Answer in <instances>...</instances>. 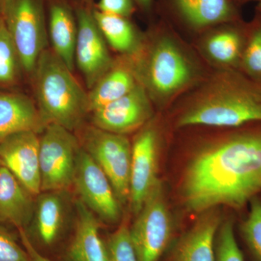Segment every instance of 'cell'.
Masks as SVG:
<instances>
[{
  "instance_id": "cell-1",
  "label": "cell",
  "mask_w": 261,
  "mask_h": 261,
  "mask_svg": "<svg viewBox=\"0 0 261 261\" xmlns=\"http://www.w3.org/2000/svg\"><path fill=\"white\" fill-rule=\"evenodd\" d=\"M183 203L197 214L226 205L240 210L261 194V123H250L201 146L189 161Z\"/></svg>"
},
{
  "instance_id": "cell-2",
  "label": "cell",
  "mask_w": 261,
  "mask_h": 261,
  "mask_svg": "<svg viewBox=\"0 0 261 261\" xmlns=\"http://www.w3.org/2000/svg\"><path fill=\"white\" fill-rule=\"evenodd\" d=\"M189 99L176 121L179 128L206 126L236 128L261 123V84L238 70L222 68Z\"/></svg>"
},
{
  "instance_id": "cell-3",
  "label": "cell",
  "mask_w": 261,
  "mask_h": 261,
  "mask_svg": "<svg viewBox=\"0 0 261 261\" xmlns=\"http://www.w3.org/2000/svg\"><path fill=\"white\" fill-rule=\"evenodd\" d=\"M152 103L166 106L198 80L199 70L180 43L168 34L144 37L139 50L125 56Z\"/></svg>"
},
{
  "instance_id": "cell-4",
  "label": "cell",
  "mask_w": 261,
  "mask_h": 261,
  "mask_svg": "<svg viewBox=\"0 0 261 261\" xmlns=\"http://www.w3.org/2000/svg\"><path fill=\"white\" fill-rule=\"evenodd\" d=\"M34 101L47 124L75 132L89 115L88 92L50 47L39 58L30 78Z\"/></svg>"
},
{
  "instance_id": "cell-5",
  "label": "cell",
  "mask_w": 261,
  "mask_h": 261,
  "mask_svg": "<svg viewBox=\"0 0 261 261\" xmlns=\"http://www.w3.org/2000/svg\"><path fill=\"white\" fill-rule=\"evenodd\" d=\"M30 80L39 58L50 47L45 0H8L2 15Z\"/></svg>"
},
{
  "instance_id": "cell-6",
  "label": "cell",
  "mask_w": 261,
  "mask_h": 261,
  "mask_svg": "<svg viewBox=\"0 0 261 261\" xmlns=\"http://www.w3.org/2000/svg\"><path fill=\"white\" fill-rule=\"evenodd\" d=\"M82 147L99 165L112 184L121 205L130 195L132 144L126 135L84 124L75 132Z\"/></svg>"
},
{
  "instance_id": "cell-7",
  "label": "cell",
  "mask_w": 261,
  "mask_h": 261,
  "mask_svg": "<svg viewBox=\"0 0 261 261\" xmlns=\"http://www.w3.org/2000/svg\"><path fill=\"white\" fill-rule=\"evenodd\" d=\"M81 148L74 132L49 123L39 135V168L42 192L68 190L73 186Z\"/></svg>"
},
{
  "instance_id": "cell-8",
  "label": "cell",
  "mask_w": 261,
  "mask_h": 261,
  "mask_svg": "<svg viewBox=\"0 0 261 261\" xmlns=\"http://www.w3.org/2000/svg\"><path fill=\"white\" fill-rule=\"evenodd\" d=\"M135 216L129 231L138 261H159L173 233L172 218L160 180Z\"/></svg>"
},
{
  "instance_id": "cell-9",
  "label": "cell",
  "mask_w": 261,
  "mask_h": 261,
  "mask_svg": "<svg viewBox=\"0 0 261 261\" xmlns=\"http://www.w3.org/2000/svg\"><path fill=\"white\" fill-rule=\"evenodd\" d=\"M73 186L79 200L108 224L119 222L122 205L107 175L82 147L77 156Z\"/></svg>"
},
{
  "instance_id": "cell-10",
  "label": "cell",
  "mask_w": 261,
  "mask_h": 261,
  "mask_svg": "<svg viewBox=\"0 0 261 261\" xmlns=\"http://www.w3.org/2000/svg\"><path fill=\"white\" fill-rule=\"evenodd\" d=\"M78 34L75 47V64L83 75L87 88L91 89L111 69L116 60L110 53L108 43L99 30L93 9L78 0L76 5Z\"/></svg>"
},
{
  "instance_id": "cell-11",
  "label": "cell",
  "mask_w": 261,
  "mask_h": 261,
  "mask_svg": "<svg viewBox=\"0 0 261 261\" xmlns=\"http://www.w3.org/2000/svg\"><path fill=\"white\" fill-rule=\"evenodd\" d=\"M150 121L140 128L132 145L128 204L135 216L140 212L152 189L159 181V135L157 128Z\"/></svg>"
},
{
  "instance_id": "cell-12",
  "label": "cell",
  "mask_w": 261,
  "mask_h": 261,
  "mask_svg": "<svg viewBox=\"0 0 261 261\" xmlns=\"http://www.w3.org/2000/svg\"><path fill=\"white\" fill-rule=\"evenodd\" d=\"M91 124L101 129L126 135L140 130L152 119V102L140 84L116 101L90 113Z\"/></svg>"
},
{
  "instance_id": "cell-13",
  "label": "cell",
  "mask_w": 261,
  "mask_h": 261,
  "mask_svg": "<svg viewBox=\"0 0 261 261\" xmlns=\"http://www.w3.org/2000/svg\"><path fill=\"white\" fill-rule=\"evenodd\" d=\"M0 164L34 197L42 192L39 168V135L21 132L0 142Z\"/></svg>"
},
{
  "instance_id": "cell-14",
  "label": "cell",
  "mask_w": 261,
  "mask_h": 261,
  "mask_svg": "<svg viewBox=\"0 0 261 261\" xmlns=\"http://www.w3.org/2000/svg\"><path fill=\"white\" fill-rule=\"evenodd\" d=\"M68 190L42 192L36 196L31 231L44 246L58 241L68 222L70 213Z\"/></svg>"
},
{
  "instance_id": "cell-15",
  "label": "cell",
  "mask_w": 261,
  "mask_h": 261,
  "mask_svg": "<svg viewBox=\"0 0 261 261\" xmlns=\"http://www.w3.org/2000/svg\"><path fill=\"white\" fill-rule=\"evenodd\" d=\"M78 0H45L49 46L71 71L75 69Z\"/></svg>"
},
{
  "instance_id": "cell-16",
  "label": "cell",
  "mask_w": 261,
  "mask_h": 261,
  "mask_svg": "<svg viewBox=\"0 0 261 261\" xmlns=\"http://www.w3.org/2000/svg\"><path fill=\"white\" fill-rule=\"evenodd\" d=\"M221 216L214 209L202 213L175 243L170 261H215V244Z\"/></svg>"
},
{
  "instance_id": "cell-17",
  "label": "cell",
  "mask_w": 261,
  "mask_h": 261,
  "mask_svg": "<svg viewBox=\"0 0 261 261\" xmlns=\"http://www.w3.org/2000/svg\"><path fill=\"white\" fill-rule=\"evenodd\" d=\"M47 125L34 99L0 91V142L18 132L29 130L40 135Z\"/></svg>"
},
{
  "instance_id": "cell-18",
  "label": "cell",
  "mask_w": 261,
  "mask_h": 261,
  "mask_svg": "<svg viewBox=\"0 0 261 261\" xmlns=\"http://www.w3.org/2000/svg\"><path fill=\"white\" fill-rule=\"evenodd\" d=\"M74 233L67 261H108L106 243L99 234V219L80 200L75 202Z\"/></svg>"
},
{
  "instance_id": "cell-19",
  "label": "cell",
  "mask_w": 261,
  "mask_h": 261,
  "mask_svg": "<svg viewBox=\"0 0 261 261\" xmlns=\"http://www.w3.org/2000/svg\"><path fill=\"white\" fill-rule=\"evenodd\" d=\"M8 168L0 164V224L17 229L28 227L34 214L35 200Z\"/></svg>"
},
{
  "instance_id": "cell-20",
  "label": "cell",
  "mask_w": 261,
  "mask_h": 261,
  "mask_svg": "<svg viewBox=\"0 0 261 261\" xmlns=\"http://www.w3.org/2000/svg\"><path fill=\"white\" fill-rule=\"evenodd\" d=\"M138 84L126 57L116 59L111 69L89 90V114L129 93Z\"/></svg>"
},
{
  "instance_id": "cell-21",
  "label": "cell",
  "mask_w": 261,
  "mask_h": 261,
  "mask_svg": "<svg viewBox=\"0 0 261 261\" xmlns=\"http://www.w3.org/2000/svg\"><path fill=\"white\" fill-rule=\"evenodd\" d=\"M245 25L226 27L211 33L204 39L202 48L206 57L222 68L239 70L245 47Z\"/></svg>"
},
{
  "instance_id": "cell-22",
  "label": "cell",
  "mask_w": 261,
  "mask_h": 261,
  "mask_svg": "<svg viewBox=\"0 0 261 261\" xmlns=\"http://www.w3.org/2000/svg\"><path fill=\"white\" fill-rule=\"evenodd\" d=\"M187 23L202 29L224 23H240L232 0H174Z\"/></svg>"
},
{
  "instance_id": "cell-23",
  "label": "cell",
  "mask_w": 261,
  "mask_h": 261,
  "mask_svg": "<svg viewBox=\"0 0 261 261\" xmlns=\"http://www.w3.org/2000/svg\"><path fill=\"white\" fill-rule=\"evenodd\" d=\"M99 30L108 45L122 56L135 55L142 46L144 37L128 18L101 13L93 9Z\"/></svg>"
},
{
  "instance_id": "cell-24",
  "label": "cell",
  "mask_w": 261,
  "mask_h": 261,
  "mask_svg": "<svg viewBox=\"0 0 261 261\" xmlns=\"http://www.w3.org/2000/svg\"><path fill=\"white\" fill-rule=\"evenodd\" d=\"M24 74L21 62L14 43L0 18V88L14 87L20 83Z\"/></svg>"
},
{
  "instance_id": "cell-25",
  "label": "cell",
  "mask_w": 261,
  "mask_h": 261,
  "mask_svg": "<svg viewBox=\"0 0 261 261\" xmlns=\"http://www.w3.org/2000/svg\"><path fill=\"white\" fill-rule=\"evenodd\" d=\"M246 37L239 70L245 76L261 84V14L245 24Z\"/></svg>"
},
{
  "instance_id": "cell-26",
  "label": "cell",
  "mask_w": 261,
  "mask_h": 261,
  "mask_svg": "<svg viewBox=\"0 0 261 261\" xmlns=\"http://www.w3.org/2000/svg\"><path fill=\"white\" fill-rule=\"evenodd\" d=\"M250 211L240 226V236L251 261H261V199L250 201Z\"/></svg>"
},
{
  "instance_id": "cell-27",
  "label": "cell",
  "mask_w": 261,
  "mask_h": 261,
  "mask_svg": "<svg viewBox=\"0 0 261 261\" xmlns=\"http://www.w3.org/2000/svg\"><path fill=\"white\" fill-rule=\"evenodd\" d=\"M215 245V261H246L237 240L232 220L219 226Z\"/></svg>"
},
{
  "instance_id": "cell-28",
  "label": "cell",
  "mask_w": 261,
  "mask_h": 261,
  "mask_svg": "<svg viewBox=\"0 0 261 261\" xmlns=\"http://www.w3.org/2000/svg\"><path fill=\"white\" fill-rule=\"evenodd\" d=\"M106 245L108 261H138L129 227L125 223L110 235Z\"/></svg>"
},
{
  "instance_id": "cell-29",
  "label": "cell",
  "mask_w": 261,
  "mask_h": 261,
  "mask_svg": "<svg viewBox=\"0 0 261 261\" xmlns=\"http://www.w3.org/2000/svg\"><path fill=\"white\" fill-rule=\"evenodd\" d=\"M0 261H32L23 246L0 225Z\"/></svg>"
},
{
  "instance_id": "cell-30",
  "label": "cell",
  "mask_w": 261,
  "mask_h": 261,
  "mask_svg": "<svg viewBox=\"0 0 261 261\" xmlns=\"http://www.w3.org/2000/svg\"><path fill=\"white\" fill-rule=\"evenodd\" d=\"M94 9L101 13L129 18L135 11L132 0H99Z\"/></svg>"
},
{
  "instance_id": "cell-31",
  "label": "cell",
  "mask_w": 261,
  "mask_h": 261,
  "mask_svg": "<svg viewBox=\"0 0 261 261\" xmlns=\"http://www.w3.org/2000/svg\"><path fill=\"white\" fill-rule=\"evenodd\" d=\"M22 245L28 252L29 257L32 261H51L49 258L44 256L39 252L33 244L32 240L29 238L28 233L25 228H20L18 229Z\"/></svg>"
},
{
  "instance_id": "cell-32",
  "label": "cell",
  "mask_w": 261,
  "mask_h": 261,
  "mask_svg": "<svg viewBox=\"0 0 261 261\" xmlns=\"http://www.w3.org/2000/svg\"><path fill=\"white\" fill-rule=\"evenodd\" d=\"M134 1L145 10H149L152 5V0H134Z\"/></svg>"
},
{
  "instance_id": "cell-33",
  "label": "cell",
  "mask_w": 261,
  "mask_h": 261,
  "mask_svg": "<svg viewBox=\"0 0 261 261\" xmlns=\"http://www.w3.org/2000/svg\"><path fill=\"white\" fill-rule=\"evenodd\" d=\"M80 2L86 8L94 9V4H95L94 0H80Z\"/></svg>"
},
{
  "instance_id": "cell-34",
  "label": "cell",
  "mask_w": 261,
  "mask_h": 261,
  "mask_svg": "<svg viewBox=\"0 0 261 261\" xmlns=\"http://www.w3.org/2000/svg\"><path fill=\"white\" fill-rule=\"evenodd\" d=\"M7 1L8 0H0V18H2V15H3V10H4Z\"/></svg>"
},
{
  "instance_id": "cell-35",
  "label": "cell",
  "mask_w": 261,
  "mask_h": 261,
  "mask_svg": "<svg viewBox=\"0 0 261 261\" xmlns=\"http://www.w3.org/2000/svg\"><path fill=\"white\" fill-rule=\"evenodd\" d=\"M257 11L261 14V3H258V5H257Z\"/></svg>"
},
{
  "instance_id": "cell-36",
  "label": "cell",
  "mask_w": 261,
  "mask_h": 261,
  "mask_svg": "<svg viewBox=\"0 0 261 261\" xmlns=\"http://www.w3.org/2000/svg\"><path fill=\"white\" fill-rule=\"evenodd\" d=\"M242 2H245V1H257L258 2V3H261V0H241Z\"/></svg>"
},
{
  "instance_id": "cell-37",
  "label": "cell",
  "mask_w": 261,
  "mask_h": 261,
  "mask_svg": "<svg viewBox=\"0 0 261 261\" xmlns=\"http://www.w3.org/2000/svg\"><path fill=\"white\" fill-rule=\"evenodd\" d=\"M240 1H241V0H240Z\"/></svg>"
}]
</instances>
